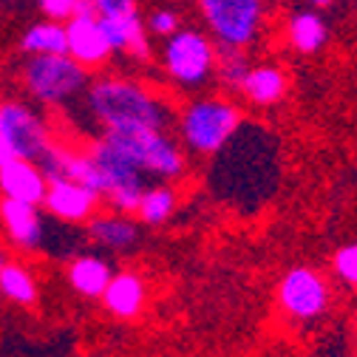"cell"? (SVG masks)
Listing matches in <instances>:
<instances>
[{
  "instance_id": "obj_1",
  "label": "cell",
  "mask_w": 357,
  "mask_h": 357,
  "mask_svg": "<svg viewBox=\"0 0 357 357\" xmlns=\"http://www.w3.org/2000/svg\"><path fill=\"white\" fill-rule=\"evenodd\" d=\"M85 108L102 130H170L176 111L170 102L130 77H97L85 88Z\"/></svg>"
},
{
  "instance_id": "obj_2",
  "label": "cell",
  "mask_w": 357,
  "mask_h": 357,
  "mask_svg": "<svg viewBox=\"0 0 357 357\" xmlns=\"http://www.w3.org/2000/svg\"><path fill=\"white\" fill-rule=\"evenodd\" d=\"M244 114L230 97H196L176 111V133L188 153L215 156L241 130Z\"/></svg>"
},
{
  "instance_id": "obj_18",
  "label": "cell",
  "mask_w": 357,
  "mask_h": 357,
  "mask_svg": "<svg viewBox=\"0 0 357 357\" xmlns=\"http://www.w3.org/2000/svg\"><path fill=\"white\" fill-rule=\"evenodd\" d=\"M178 207V190L173 182H151L139 199L137 221L142 227H165Z\"/></svg>"
},
{
  "instance_id": "obj_6",
  "label": "cell",
  "mask_w": 357,
  "mask_h": 357,
  "mask_svg": "<svg viewBox=\"0 0 357 357\" xmlns=\"http://www.w3.org/2000/svg\"><path fill=\"white\" fill-rule=\"evenodd\" d=\"M275 301H278V309L287 321L312 324L329 312L332 289L321 270L298 264V266H289L281 275V281L275 287Z\"/></svg>"
},
{
  "instance_id": "obj_28",
  "label": "cell",
  "mask_w": 357,
  "mask_h": 357,
  "mask_svg": "<svg viewBox=\"0 0 357 357\" xmlns=\"http://www.w3.org/2000/svg\"><path fill=\"white\" fill-rule=\"evenodd\" d=\"M306 3H309V6H315V9H324V6H332L335 0H306Z\"/></svg>"
},
{
  "instance_id": "obj_22",
  "label": "cell",
  "mask_w": 357,
  "mask_h": 357,
  "mask_svg": "<svg viewBox=\"0 0 357 357\" xmlns=\"http://www.w3.org/2000/svg\"><path fill=\"white\" fill-rule=\"evenodd\" d=\"M250 71V60L244 54V49H233V46H218V63H215V74L221 79V85H227L230 91L241 94L244 77Z\"/></svg>"
},
{
  "instance_id": "obj_16",
  "label": "cell",
  "mask_w": 357,
  "mask_h": 357,
  "mask_svg": "<svg viewBox=\"0 0 357 357\" xmlns=\"http://www.w3.org/2000/svg\"><path fill=\"white\" fill-rule=\"evenodd\" d=\"M108 43L116 54H130L133 60H151V40H148V26L137 12H128V15H111V17H100Z\"/></svg>"
},
{
  "instance_id": "obj_11",
  "label": "cell",
  "mask_w": 357,
  "mask_h": 357,
  "mask_svg": "<svg viewBox=\"0 0 357 357\" xmlns=\"http://www.w3.org/2000/svg\"><path fill=\"white\" fill-rule=\"evenodd\" d=\"M66 37H68V54L82 63L88 71L100 68L111 54L108 34L97 15H74L66 20Z\"/></svg>"
},
{
  "instance_id": "obj_29",
  "label": "cell",
  "mask_w": 357,
  "mask_h": 357,
  "mask_svg": "<svg viewBox=\"0 0 357 357\" xmlns=\"http://www.w3.org/2000/svg\"><path fill=\"white\" fill-rule=\"evenodd\" d=\"M6 264H9V252L0 247V273H3V266H6Z\"/></svg>"
},
{
  "instance_id": "obj_5",
  "label": "cell",
  "mask_w": 357,
  "mask_h": 357,
  "mask_svg": "<svg viewBox=\"0 0 357 357\" xmlns=\"http://www.w3.org/2000/svg\"><path fill=\"white\" fill-rule=\"evenodd\" d=\"M218 63V46L204 31L178 29L167 37L162 52V68L178 91H199L210 82Z\"/></svg>"
},
{
  "instance_id": "obj_21",
  "label": "cell",
  "mask_w": 357,
  "mask_h": 357,
  "mask_svg": "<svg viewBox=\"0 0 357 357\" xmlns=\"http://www.w3.org/2000/svg\"><path fill=\"white\" fill-rule=\"evenodd\" d=\"M20 52L23 54H68L66 23H60V20L34 23L20 37Z\"/></svg>"
},
{
  "instance_id": "obj_12",
  "label": "cell",
  "mask_w": 357,
  "mask_h": 357,
  "mask_svg": "<svg viewBox=\"0 0 357 357\" xmlns=\"http://www.w3.org/2000/svg\"><path fill=\"white\" fill-rule=\"evenodd\" d=\"M85 236L97 250L130 252V250H137L139 241H142V225L137 221V215L108 210V213H97L91 221H88Z\"/></svg>"
},
{
  "instance_id": "obj_24",
  "label": "cell",
  "mask_w": 357,
  "mask_h": 357,
  "mask_svg": "<svg viewBox=\"0 0 357 357\" xmlns=\"http://www.w3.org/2000/svg\"><path fill=\"white\" fill-rule=\"evenodd\" d=\"M145 26L156 37H170L178 31V12L176 9H153L151 17L145 20Z\"/></svg>"
},
{
  "instance_id": "obj_15",
  "label": "cell",
  "mask_w": 357,
  "mask_h": 357,
  "mask_svg": "<svg viewBox=\"0 0 357 357\" xmlns=\"http://www.w3.org/2000/svg\"><path fill=\"white\" fill-rule=\"evenodd\" d=\"M114 278V264L100 252H79L66 264V281L79 298L100 301Z\"/></svg>"
},
{
  "instance_id": "obj_9",
  "label": "cell",
  "mask_w": 357,
  "mask_h": 357,
  "mask_svg": "<svg viewBox=\"0 0 357 357\" xmlns=\"http://www.w3.org/2000/svg\"><path fill=\"white\" fill-rule=\"evenodd\" d=\"M0 227H3L9 244L17 252H40L49 238V221L43 204L31 202H17V199H3L0 196Z\"/></svg>"
},
{
  "instance_id": "obj_17",
  "label": "cell",
  "mask_w": 357,
  "mask_h": 357,
  "mask_svg": "<svg viewBox=\"0 0 357 357\" xmlns=\"http://www.w3.org/2000/svg\"><path fill=\"white\" fill-rule=\"evenodd\" d=\"M287 74L278 66H250L244 85H241V97L258 108H270L278 105L287 94Z\"/></svg>"
},
{
  "instance_id": "obj_25",
  "label": "cell",
  "mask_w": 357,
  "mask_h": 357,
  "mask_svg": "<svg viewBox=\"0 0 357 357\" xmlns=\"http://www.w3.org/2000/svg\"><path fill=\"white\" fill-rule=\"evenodd\" d=\"M77 3H79V0H37L40 12L46 15L49 20H60V23L68 20V17H74Z\"/></svg>"
},
{
  "instance_id": "obj_14",
  "label": "cell",
  "mask_w": 357,
  "mask_h": 357,
  "mask_svg": "<svg viewBox=\"0 0 357 357\" xmlns=\"http://www.w3.org/2000/svg\"><path fill=\"white\" fill-rule=\"evenodd\" d=\"M46 190H49V176L37 162L17 156L6 165H0V196L3 199L43 204Z\"/></svg>"
},
{
  "instance_id": "obj_10",
  "label": "cell",
  "mask_w": 357,
  "mask_h": 357,
  "mask_svg": "<svg viewBox=\"0 0 357 357\" xmlns=\"http://www.w3.org/2000/svg\"><path fill=\"white\" fill-rule=\"evenodd\" d=\"M102 207V196L74 178H49V190L43 199L46 215L63 221V225H88Z\"/></svg>"
},
{
  "instance_id": "obj_20",
  "label": "cell",
  "mask_w": 357,
  "mask_h": 357,
  "mask_svg": "<svg viewBox=\"0 0 357 357\" xmlns=\"http://www.w3.org/2000/svg\"><path fill=\"white\" fill-rule=\"evenodd\" d=\"M0 298H6L15 306L31 309L40 301V281H37V275L29 270L26 264L9 258V264L3 266V273H0Z\"/></svg>"
},
{
  "instance_id": "obj_7",
  "label": "cell",
  "mask_w": 357,
  "mask_h": 357,
  "mask_svg": "<svg viewBox=\"0 0 357 357\" xmlns=\"http://www.w3.org/2000/svg\"><path fill=\"white\" fill-rule=\"evenodd\" d=\"M215 46L250 49L264 23V0H199Z\"/></svg>"
},
{
  "instance_id": "obj_8",
  "label": "cell",
  "mask_w": 357,
  "mask_h": 357,
  "mask_svg": "<svg viewBox=\"0 0 357 357\" xmlns=\"http://www.w3.org/2000/svg\"><path fill=\"white\" fill-rule=\"evenodd\" d=\"M0 133L15 145L20 159L31 162H40L57 139L46 119L20 100H0Z\"/></svg>"
},
{
  "instance_id": "obj_23",
  "label": "cell",
  "mask_w": 357,
  "mask_h": 357,
  "mask_svg": "<svg viewBox=\"0 0 357 357\" xmlns=\"http://www.w3.org/2000/svg\"><path fill=\"white\" fill-rule=\"evenodd\" d=\"M332 273H335V278L340 284L357 289V241L340 244L332 252Z\"/></svg>"
},
{
  "instance_id": "obj_27",
  "label": "cell",
  "mask_w": 357,
  "mask_h": 357,
  "mask_svg": "<svg viewBox=\"0 0 357 357\" xmlns=\"http://www.w3.org/2000/svg\"><path fill=\"white\" fill-rule=\"evenodd\" d=\"M12 159H17V151H15V145L3 137V133H0V165H6Z\"/></svg>"
},
{
  "instance_id": "obj_3",
  "label": "cell",
  "mask_w": 357,
  "mask_h": 357,
  "mask_svg": "<svg viewBox=\"0 0 357 357\" xmlns=\"http://www.w3.org/2000/svg\"><path fill=\"white\" fill-rule=\"evenodd\" d=\"M105 142L148 182H182L188 173L185 145L170 130H102Z\"/></svg>"
},
{
  "instance_id": "obj_26",
  "label": "cell",
  "mask_w": 357,
  "mask_h": 357,
  "mask_svg": "<svg viewBox=\"0 0 357 357\" xmlns=\"http://www.w3.org/2000/svg\"><path fill=\"white\" fill-rule=\"evenodd\" d=\"M97 17H111V15H128L137 12V0H91Z\"/></svg>"
},
{
  "instance_id": "obj_13",
  "label": "cell",
  "mask_w": 357,
  "mask_h": 357,
  "mask_svg": "<svg viewBox=\"0 0 357 357\" xmlns=\"http://www.w3.org/2000/svg\"><path fill=\"white\" fill-rule=\"evenodd\" d=\"M100 303L116 321H137L148 306V281L133 270L114 273V278L105 287Z\"/></svg>"
},
{
  "instance_id": "obj_4",
  "label": "cell",
  "mask_w": 357,
  "mask_h": 357,
  "mask_svg": "<svg viewBox=\"0 0 357 357\" xmlns=\"http://www.w3.org/2000/svg\"><path fill=\"white\" fill-rule=\"evenodd\" d=\"M20 82L34 102L60 108L85 94L91 74L71 54H29L20 68Z\"/></svg>"
},
{
  "instance_id": "obj_19",
  "label": "cell",
  "mask_w": 357,
  "mask_h": 357,
  "mask_svg": "<svg viewBox=\"0 0 357 357\" xmlns=\"http://www.w3.org/2000/svg\"><path fill=\"white\" fill-rule=\"evenodd\" d=\"M287 40L289 46L301 54H315L326 46L329 40V26L326 20L315 12V9H306V12H295L287 23Z\"/></svg>"
}]
</instances>
